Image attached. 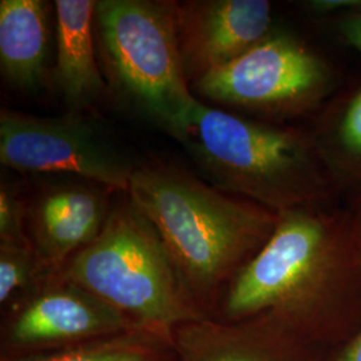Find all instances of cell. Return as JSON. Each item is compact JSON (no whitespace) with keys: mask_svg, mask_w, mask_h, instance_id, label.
Returning <instances> with one entry per match:
<instances>
[{"mask_svg":"<svg viewBox=\"0 0 361 361\" xmlns=\"http://www.w3.org/2000/svg\"><path fill=\"white\" fill-rule=\"evenodd\" d=\"M54 271L39 256L32 244H0V304L11 305Z\"/></svg>","mask_w":361,"mask_h":361,"instance_id":"obj_16","label":"cell"},{"mask_svg":"<svg viewBox=\"0 0 361 361\" xmlns=\"http://www.w3.org/2000/svg\"><path fill=\"white\" fill-rule=\"evenodd\" d=\"M332 26L337 38L345 46L361 52V4L348 13L334 18Z\"/></svg>","mask_w":361,"mask_h":361,"instance_id":"obj_18","label":"cell"},{"mask_svg":"<svg viewBox=\"0 0 361 361\" xmlns=\"http://www.w3.org/2000/svg\"><path fill=\"white\" fill-rule=\"evenodd\" d=\"M182 65L190 83L232 63L268 38L267 0H188L174 7Z\"/></svg>","mask_w":361,"mask_h":361,"instance_id":"obj_9","label":"cell"},{"mask_svg":"<svg viewBox=\"0 0 361 361\" xmlns=\"http://www.w3.org/2000/svg\"><path fill=\"white\" fill-rule=\"evenodd\" d=\"M174 7L165 0H98L94 15L111 89L171 137L200 102L182 65Z\"/></svg>","mask_w":361,"mask_h":361,"instance_id":"obj_5","label":"cell"},{"mask_svg":"<svg viewBox=\"0 0 361 361\" xmlns=\"http://www.w3.org/2000/svg\"><path fill=\"white\" fill-rule=\"evenodd\" d=\"M277 214L271 238L233 280L212 319L265 317L337 350L361 329V259L350 210L297 207Z\"/></svg>","mask_w":361,"mask_h":361,"instance_id":"obj_1","label":"cell"},{"mask_svg":"<svg viewBox=\"0 0 361 361\" xmlns=\"http://www.w3.org/2000/svg\"><path fill=\"white\" fill-rule=\"evenodd\" d=\"M0 162L20 173L80 177L128 193L135 165L79 111L42 118L0 111Z\"/></svg>","mask_w":361,"mask_h":361,"instance_id":"obj_7","label":"cell"},{"mask_svg":"<svg viewBox=\"0 0 361 361\" xmlns=\"http://www.w3.org/2000/svg\"><path fill=\"white\" fill-rule=\"evenodd\" d=\"M1 357H18L138 331L114 308L56 273L7 307Z\"/></svg>","mask_w":361,"mask_h":361,"instance_id":"obj_8","label":"cell"},{"mask_svg":"<svg viewBox=\"0 0 361 361\" xmlns=\"http://www.w3.org/2000/svg\"><path fill=\"white\" fill-rule=\"evenodd\" d=\"M1 361H177L173 345L158 336L143 331L91 340L66 348Z\"/></svg>","mask_w":361,"mask_h":361,"instance_id":"obj_15","label":"cell"},{"mask_svg":"<svg viewBox=\"0 0 361 361\" xmlns=\"http://www.w3.org/2000/svg\"><path fill=\"white\" fill-rule=\"evenodd\" d=\"M49 8L43 0L0 1V66L18 90L43 85L51 39Z\"/></svg>","mask_w":361,"mask_h":361,"instance_id":"obj_14","label":"cell"},{"mask_svg":"<svg viewBox=\"0 0 361 361\" xmlns=\"http://www.w3.org/2000/svg\"><path fill=\"white\" fill-rule=\"evenodd\" d=\"M350 210V225H352V235L357 249V253L361 259V202Z\"/></svg>","mask_w":361,"mask_h":361,"instance_id":"obj_21","label":"cell"},{"mask_svg":"<svg viewBox=\"0 0 361 361\" xmlns=\"http://www.w3.org/2000/svg\"><path fill=\"white\" fill-rule=\"evenodd\" d=\"M310 135L348 209L361 202V80L336 91L312 116Z\"/></svg>","mask_w":361,"mask_h":361,"instance_id":"obj_13","label":"cell"},{"mask_svg":"<svg viewBox=\"0 0 361 361\" xmlns=\"http://www.w3.org/2000/svg\"><path fill=\"white\" fill-rule=\"evenodd\" d=\"M0 244H31L27 232V202L4 182L0 185Z\"/></svg>","mask_w":361,"mask_h":361,"instance_id":"obj_17","label":"cell"},{"mask_svg":"<svg viewBox=\"0 0 361 361\" xmlns=\"http://www.w3.org/2000/svg\"><path fill=\"white\" fill-rule=\"evenodd\" d=\"M174 138L210 185L274 213L334 207L340 201L308 129L200 101Z\"/></svg>","mask_w":361,"mask_h":361,"instance_id":"obj_3","label":"cell"},{"mask_svg":"<svg viewBox=\"0 0 361 361\" xmlns=\"http://www.w3.org/2000/svg\"><path fill=\"white\" fill-rule=\"evenodd\" d=\"M173 349L177 361H334L336 353L265 317L240 323L207 317L182 325Z\"/></svg>","mask_w":361,"mask_h":361,"instance_id":"obj_10","label":"cell"},{"mask_svg":"<svg viewBox=\"0 0 361 361\" xmlns=\"http://www.w3.org/2000/svg\"><path fill=\"white\" fill-rule=\"evenodd\" d=\"M114 194L98 185L59 183L27 204L30 241L54 273L102 231Z\"/></svg>","mask_w":361,"mask_h":361,"instance_id":"obj_11","label":"cell"},{"mask_svg":"<svg viewBox=\"0 0 361 361\" xmlns=\"http://www.w3.org/2000/svg\"><path fill=\"white\" fill-rule=\"evenodd\" d=\"M55 85L70 111L94 104L106 90L94 46L95 0H56Z\"/></svg>","mask_w":361,"mask_h":361,"instance_id":"obj_12","label":"cell"},{"mask_svg":"<svg viewBox=\"0 0 361 361\" xmlns=\"http://www.w3.org/2000/svg\"><path fill=\"white\" fill-rule=\"evenodd\" d=\"M56 274L102 300L135 329L171 345L180 326L207 317L188 293L161 235L128 193H116L102 231Z\"/></svg>","mask_w":361,"mask_h":361,"instance_id":"obj_4","label":"cell"},{"mask_svg":"<svg viewBox=\"0 0 361 361\" xmlns=\"http://www.w3.org/2000/svg\"><path fill=\"white\" fill-rule=\"evenodd\" d=\"M334 361H361V329L344 347L336 350Z\"/></svg>","mask_w":361,"mask_h":361,"instance_id":"obj_20","label":"cell"},{"mask_svg":"<svg viewBox=\"0 0 361 361\" xmlns=\"http://www.w3.org/2000/svg\"><path fill=\"white\" fill-rule=\"evenodd\" d=\"M337 87L335 67L296 35L273 30L252 50L192 85L197 99L273 123L314 116Z\"/></svg>","mask_w":361,"mask_h":361,"instance_id":"obj_6","label":"cell"},{"mask_svg":"<svg viewBox=\"0 0 361 361\" xmlns=\"http://www.w3.org/2000/svg\"><path fill=\"white\" fill-rule=\"evenodd\" d=\"M360 4L361 0H310L304 7L314 16H331L334 19Z\"/></svg>","mask_w":361,"mask_h":361,"instance_id":"obj_19","label":"cell"},{"mask_svg":"<svg viewBox=\"0 0 361 361\" xmlns=\"http://www.w3.org/2000/svg\"><path fill=\"white\" fill-rule=\"evenodd\" d=\"M128 194L161 235L188 293L207 317L279 219L269 209L169 164L137 166Z\"/></svg>","mask_w":361,"mask_h":361,"instance_id":"obj_2","label":"cell"}]
</instances>
